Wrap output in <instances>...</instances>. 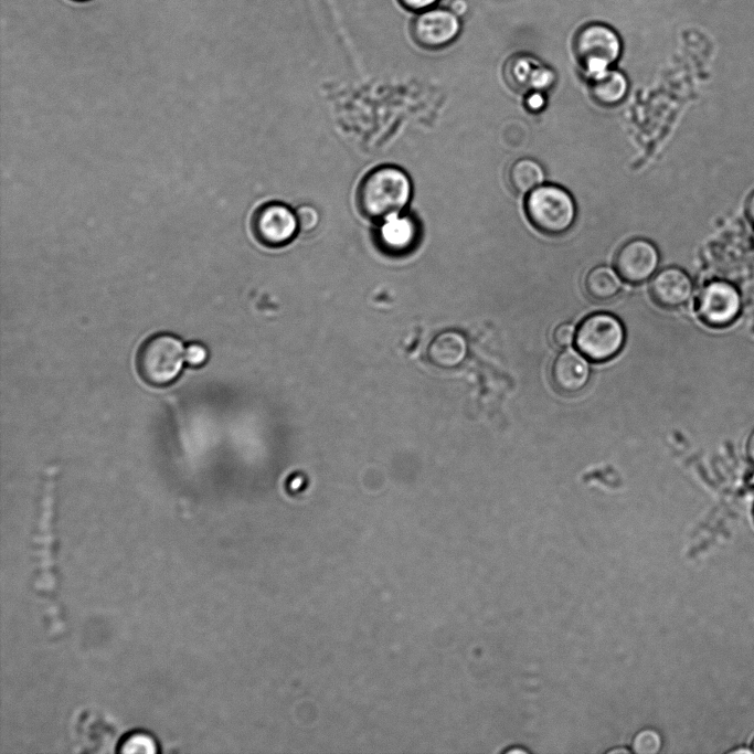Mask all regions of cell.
<instances>
[{"instance_id":"obj_1","label":"cell","mask_w":754,"mask_h":754,"mask_svg":"<svg viewBox=\"0 0 754 754\" xmlns=\"http://www.w3.org/2000/svg\"><path fill=\"white\" fill-rule=\"evenodd\" d=\"M412 197V182L399 167L384 164L369 171L357 190V205L369 221L380 223L401 214Z\"/></svg>"},{"instance_id":"obj_2","label":"cell","mask_w":754,"mask_h":754,"mask_svg":"<svg viewBox=\"0 0 754 754\" xmlns=\"http://www.w3.org/2000/svg\"><path fill=\"white\" fill-rule=\"evenodd\" d=\"M524 212L535 230L545 235L557 236L572 227L576 205L572 195L562 187L541 184L528 193Z\"/></svg>"},{"instance_id":"obj_3","label":"cell","mask_w":754,"mask_h":754,"mask_svg":"<svg viewBox=\"0 0 754 754\" xmlns=\"http://www.w3.org/2000/svg\"><path fill=\"white\" fill-rule=\"evenodd\" d=\"M185 362V347L171 333H157L148 338L137 354V370L149 385L164 386L180 375Z\"/></svg>"},{"instance_id":"obj_4","label":"cell","mask_w":754,"mask_h":754,"mask_svg":"<svg viewBox=\"0 0 754 754\" xmlns=\"http://www.w3.org/2000/svg\"><path fill=\"white\" fill-rule=\"evenodd\" d=\"M626 339L622 321L608 312H595L585 317L576 329L577 350L593 362L615 358Z\"/></svg>"},{"instance_id":"obj_5","label":"cell","mask_w":754,"mask_h":754,"mask_svg":"<svg viewBox=\"0 0 754 754\" xmlns=\"http://www.w3.org/2000/svg\"><path fill=\"white\" fill-rule=\"evenodd\" d=\"M620 52L618 34L606 24H587L575 35L574 53L588 76L610 68L620 56Z\"/></svg>"},{"instance_id":"obj_6","label":"cell","mask_w":754,"mask_h":754,"mask_svg":"<svg viewBox=\"0 0 754 754\" xmlns=\"http://www.w3.org/2000/svg\"><path fill=\"white\" fill-rule=\"evenodd\" d=\"M742 298L737 288L725 280H711L698 294L695 311L702 323L722 329L731 326L740 316Z\"/></svg>"},{"instance_id":"obj_7","label":"cell","mask_w":754,"mask_h":754,"mask_svg":"<svg viewBox=\"0 0 754 754\" xmlns=\"http://www.w3.org/2000/svg\"><path fill=\"white\" fill-rule=\"evenodd\" d=\"M255 240L268 248L289 244L299 231L296 213L280 202H267L258 206L251 219Z\"/></svg>"},{"instance_id":"obj_8","label":"cell","mask_w":754,"mask_h":754,"mask_svg":"<svg viewBox=\"0 0 754 754\" xmlns=\"http://www.w3.org/2000/svg\"><path fill=\"white\" fill-rule=\"evenodd\" d=\"M415 42L425 49L450 44L460 32V20L450 9L431 8L420 12L412 23Z\"/></svg>"},{"instance_id":"obj_9","label":"cell","mask_w":754,"mask_h":754,"mask_svg":"<svg viewBox=\"0 0 754 754\" xmlns=\"http://www.w3.org/2000/svg\"><path fill=\"white\" fill-rule=\"evenodd\" d=\"M659 264V252L648 240L633 238L617 251L614 265L627 283L640 284L651 277Z\"/></svg>"},{"instance_id":"obj_10","label":"cell","mask_w":754,"mask_h":754,"mask_svg":"<svg viewBox=\"0 0 754 754\" xmlns=\"http://www.w3.org/2000/svg\"><path fill=\"white\" fill-rule=\"evenodd\" d=\"M421 225L411 214H397L380 222L374 243L385 255L397 257L412 253L421 240Z\"/></svg>"},{"instance_id":"obj_11","label":"cell","mask_w":754,"mask_h":754,"mask_svg":"<svg viewBox=\"0 0 754 754\" xmlns=\"http://www.w3.org/2000/svg\"><path fill=\"white\" fill-rule=\"evenodd\" d=\"M693 293L690 276L679 267H666L652 277L649 294L661 308L677 309L686 305Z\"/></svg>"},{"instance_id":"obj_12","label":"cell","mask_w":754,"mask_h":754,"mask_svg":"<svg viewBox=\"0 0 754 754\" xmlns=\"http://www.w3.org/2000/svg\"><path fill=\"white\" fill-rule=\"evenodd\" d=\"M585 358L573 349H565L553 359L550 379L557 392L573 395L587 385L591 369Z\"/></svg>"},{"instance_id":"obj_13","label":"cell","mask_w":754,"mask_h":754,"mask_svg":"<svg viewBox=\"0 0 754 754\" xmlns=\"http://www.w3.org/2000/svg\"><path fill=\"white\" fill-rule=\"evenodd\" d=\"M588 92L597 105L614 107L625 99L628 81L622 72L610 67L590 76Z\"/></svg>"},{"instance_id":"obj_14","label":"cell","mask_w":754,"mask_h":754,"mask_svg":"<svg viewBox=\"0 0 754 754\" xmlns=\"http://www.w3.org/2000/svg\"><path fill=\"white\" fill-rule=\"evenodd\" d=\"M552 73L537 61L528 57L514 60L509 65L508 82L519 91L545 88L552 81Z\"/></svg>"},{"instance_id":"obj_15","label":"cell","mask_w":754,"mask_h":754,"mask_svg":"<svg viewBox=\"0 0 754 754\" xmlns=\"http://www.w3.org/2000/svg\"><path fill=\"white\" fill-rule=\"evenodd\" d=\"M620 278L622 277L608 266L593 267L584 278L585 294L594 301H609L620 291Z\"/></svg>"},{"instance_id":"obj_16","label":"cell","mask_w":754,"mask_h":754,"mask_svg":"<svg viewBox=\"0 0 754 754\" xmlns=\"http://www.w3.org/2000/svg\"><path fill=\"white\" fill-rule=\"evenodd\" d=\"M545 179L543 167L532 158L513 161L507 171V181L518 194H528L542 184Z\"/></svg>"},{"instance_id":"obj_17","label":"cell","mask_w":754,"mask_h":754,"mask_svg":"<svg viewBox=\"0 0 754 754\" xmlns=\"http://www.w3.org/2000/svg\"><path fill=\"white\" fill-rule=\"evenodd\" d=\"M466 353V340L457 332H446L434 342V361L438 365H458L465 359Z\"/></svg>"},{"instance_id":"obj_18","label":"cell","mask_w":754,"mask_h":754,"mask_svg":"<svg viewBox=\"0 0 754 754\" xmlns=\"http://www.w3.org/2000/svg\"><path fill=\"white\" fill-rule=\"evenodd\" d=\"M121 753H156L158 751L153 737L144 732H136L123 740Z\"/></svg>"},{"instance_id":"obj_19","label":"cell","mask_w":754,"mask_h":754,"mask_svg":"<svg viewBox=\"0 0 754 754\" xmlns=\"http://www.w3.org/2000/svg\"><path fill=\"white\" fill-rule=\"evenodd\" d=\"M660 744L661 741L657 732L644 730L636 735L633 748L638 754H654L659 751Z\"/></svg>"},{"instance_id":"obj_20","label":"cell","mask_w":754,"mask_h":754,"mask_svg":"<svg viewBox=\"0 0 754 754\" xmlns=\"http://www.w3.org/2000/svg\"><path fill=\"white\" fill-rule=\"evenodd\" d=\"M299 231L310 233L319 225L320 215L317 209L309 204H302L296 210Z\"/></svg>"},{"instance_id":"obj_21","label":"cell","mask_w":754,"mask_h":754,"mask_svg":"<svg viewBox=\"0 0 754 754\" xmlns=\"http://www.w3.org/2000/svg\"><path fill=\"white\" fill-rule=\"evenodd\" d=\"M576 336V329L571 322L560 323L553 331L552 339L557 347H570Z\"/></svg>"},{"instance_id":"obj_22","label":"cell","mask_w":754,"mask_h":754,"mask_svg":"<svg viewBox=\"0 0 754 754\" xmlns=\"http://www.w3.org/2000/svg\"><path fill=\"white\" fill-rule=\"evenodd\" d=\"M208 349L198 342L185 347V363L190 367H201L208 360Z\"/></svg>"},{"instance_id":"obj_23","label":"cell","mask_w":754,"mask_h":754,"mask_svg":"<svg viewBox=\"0 0 754 754\" xmlns=\"http://www.w3.org/2000/svg\"><path fill=\"white\" fill-rule=\"evenodd\" d=\"M400 4L413 12H422L427 9H431L435 7V4L438 2V0H397Z\"/></svg>"},{"instance_id":"obj_24","label":"cell","mask_w":754,"mask_h":754,"mask_svg":"<svg viewBox=\"0 0 754 754\" xmlns=\"http://www.w3.org/2000/svg\"><path fill=\"white\" fill-rule=\"evenodd\" d=\"M745 216L752 229L754 230V191L748 195L745 202Z\"/></svg>"},{"instance_id":"obj_25","label":"cell","mask_w":754,"mask_h":754,"mask_svg":"<svg viewBox=\"0 0 754 754\" xmlns=\"http://www.w3.org/2000/svg\"><path fill=\"white\" fill-rule=\"evenodd\" d=\"M467 8L468 6L465 0H454L449 7V9L459 18L467 12Z\"/></svg>"},{"instance_id":"obj_26","label":"cell","mask_w":754,"mask_h":754,"mask_svg":"<svg viewBox=\"0 0 754 754\" xmlns=\"http://www.w3.org/2000/svg\"><path fill=\"white\" fill-rule=\"evenodd\" d=\"M745 450L748 460L754 465V429L747 437Z\"/></svg>"},{"instance_id":"obj_27","label":"cell","mask_w":754,"mask_h":754,"mask_svg":"<svg viewBox=\"0 0 754 754\" xmlns=\"http://www.w3.org/2000/svg\"><path fill=\"white\" fill-rule=\"evenodd\" d=\"M506 753H507V754H514V753H523V754H527V751L521 750V748H514V750L511 748V750L507 751Z\"/></svg>"},{"instance_id":"obj_28","label":"cell","mask_w":754,"mask_h":754,"mask_svg":"<svg viewBox=\"0 0 754 754\" xmlns=\"http://www.w3.org/2000/svg\"><path fill=\"white\" fill-rule=\"evenodd\" d=\"M627 752H629V751L624 750V748H616V750L609 751L608 753L614 754V753H627Z\"/></svg>"},{"instance_id":"obj_29","label":"cell","mask_w":754,"mask_h":754,"mask_svg":"<svg viewBox=\"0 0 754 754\" xmlns=\"http://www.w3.org/2000/svg\"><path fill=\"white\" fill-rule=\"evenodd\" d=\"M752 751L754 752V740H753V744H752Z\"/></svg>"},{"instance_id":"obj_30","label":"cell","mask_w":754,"mask_h":754,"mask_svg":"<svg viewBox=\"0 0 754 754\" xmlns=\"http://www.w3.org/2000/svg\"><path fill=\"white\" fill-rule=\"evenodd\" d=\"M74 1H86V0H74Z\"/></svg>"},{"instance_id":"obj_31","label":"cell","mask_w":754,"mask_h":754,"mask_svg":"<svg viewBox=\"0 0 754 754\" xmlns=\"http://www.w3.org/2000/svg\"><path fill=\"white\" fill-rule=\"evenodd\" d=\"M753 518H754V506H753Z\"/></svg>"}]
</instances>
